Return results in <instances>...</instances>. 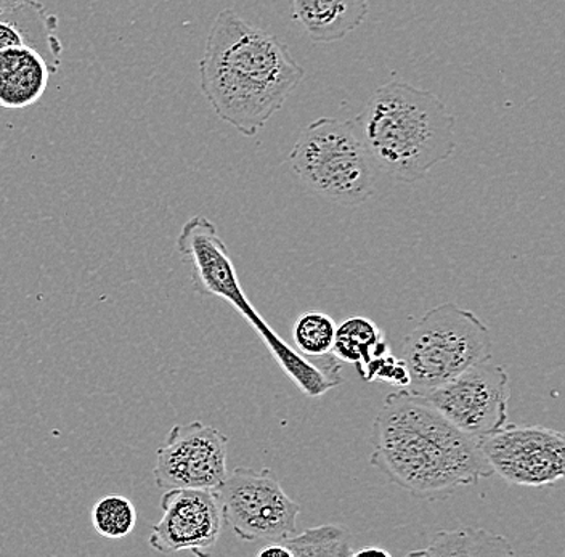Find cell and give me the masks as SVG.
I'll use <instances>...</instances> for the list:
<instances>
[{
	"instance_id": "obj_6",
	"label": "cell",
	"mask_w": 565,
	"mask_h": 557,
	"mask_svg": "<svg viewBox=\"0 0 565 557\" xmlns=\"http://www.w3.org/2000/svg\"><path fill=\"white\" fill-rule=\"evenodd\" d=\"M288 161L307 189L341 206H360L376 190V164L352 121L320 118L310 122Z\"/></svg>"
},
{
	"instance_id": "obj_18",
	"label": "cell",
	"mask_w": 565,
	"mask_h": 557,
	"mask_svg": "<svg viewBox=\"0 0 565 557\" xmlns=\"http://www.w3.org/2000/svg\"><path fill=\"white\" fill-rule=\"evenodd\" d=\"M338 324L327 313L310 310L296 320L292 340L300 354L306 357H327L333 354Z\"/></svg>"
},
{
	"instance_id": "obj_3",
	"label": "cell",
	"mask_w": 565,
	"mask_h": 557,
	"mask_svg": "<svg viewBox=\"0 0 565 557\" xmlns=\"http://www.w3.org/2000/svg\"><path fill=\"white\" fill-rule=\"evenodd\" d=\"M376 168L401 182L423 180L457 148L455 116L434 92L386 81L352 119Z\"/></svg>"
},
{
	"instance_id": "obj_2",
	"label": "cell",
	"mask_w": 565,
	"mask_h": 557,
	"mask_svg": "<svg viewBox=\"0 0 565 557\" xmlns=\"http://www.w3.org/2000/svg\"><path fill=\"white\" fill-rule=\"evenodd\" d=\"M306 77L288 44L243 20L215 17L200 60V86L218 119L254 137L281 111Z\"/></svg>"
},
{
	"instance_id": "obj_19",
	"label": "cell",
	"mask_w": 565,
	"mask_h": 557,
	"mask_svg": "<svg viewBox=\"0 0 565 557\" xmlns=\"http://www.w3.org/2000/svg\"><path fill=\"white\" fill-rule=\"evenodd\" d=\"M90 521L100 537L119 539L136 528L137 510L126 496L108 495L94 504Z\"/></svg>"
},
{
	"instance_id": "obj_10",
	"label": "cell",
	"mask_w": 565,
	"mask_h": 557,
	"mask_svg": "<svg viewBox=\"0 0 565 557\" xmlns=\"http://www.w3.org/2000/svg\"><path fill=\"white\" fill-rule=\"evenodd\" d=\"M228 437L201 421L175 425L157 451L154 482L174 489L217 490L227 478Z\"/></svg>"
},
{
	"instance_id": "obj_9",
	"label": "cell",
	"mask_w": 565,
	"mask_h": 557,
	"mask_svg": "<svg viewBox=\"0 0 565 557\" xmlns=\"http://www.w3.org/2000/svg\"><path fill=\"white\" fill-rule=\"evenodd\" d=\"M480 449L508 484L546 486L565 481V433L545 426H504L479 439Z\"/></svg>"
},
{
	"instance_id": "obj_14",
	"label": "cell",
	"mask_w": 565,
	"mask_h": 557,
	"mask_svg": "<svg viewBox=\"0 0 565 557\" xmlns=\"http://www.w3.org/2000/svg\"><path fill=\"white\" fill-rule=\"evenodd\" d=\"M370 0H292V20L317 44L341 41L362 26Z\"/></svg>"
},
{
	"instance_id": "obj_4",
	"label": "cell",
	"mask_w": 565,
	"mask_h": 557,
	"mask_svg": "<svg viewBox=\"0 0 565 557\" xmlns=\"http://www.w3.org/2000/svg\"><path fill=\"white\" fill-rule=\"evenodd\" d=\"M177 251L192 264L194 291L201 296L225 299L230 306L239 310V315L263 338L282 372L307 397L324 396L328 390L344 383L341 362L333 354L318 358L306 357L286 344L254 309L239 285L227 245L210 218H189L177 238Z\"/></svg>"
},
{
	"instance_id": "obj_11",
	"label": "cell",
	"mask_w": 565,
	"mask_h": 557,
	"mask_svg": "<svg viewBox=\"0 0 565 557\" xmlns=\"http://www.w3.org/2000/svg\"><path fill=\"white\" fill-rule=\"evenodd\" d=\"M162 517L151 525L148 545L162 555L190 551L207 556L224 531L225 516L215 490H166Z\"/></svg>"
},
{
	"instance_id": "obj_17",
	"label": "cell",
	"mask_w": 565,
	"mask_h": 557,
	"mask_svg": "<svg viewBox=\"0 0 565 557\" xmlns=\"http://www.w3.org/2000/svg\"><path fill=\"white\" fill-rule=\"evenodd\" d=\"M289 557L353 556L351 534L341 525L307 528L302 534L281 539Z\"/></svg>"
},
{
	"instance_id": "obj_21",
	"label": "cell",
	"mask_w": 565,
	"mask_h": 557,
	"mask_svg": "<svg viewBox=\"0 0 565 557\" xmlns=\"http://www.w3.org/2000/svg\"><path fill=\"white\" fill-rule=\"evenodd\" d=\"M370 553H373V555L391 556V553L386 551V549L370 546V548H362L359 549V551H353V557L370 555Z\"/></svg>"
},
{
	"instance_id": "obj_8",
	"label": "cell",
	"mask_w": 565,
	"mask_h": 557,
	"mask_svg": "<svg viewBox=\"0 0 565 557\" xmlns=\"http://www.w3.org/2000/svg\"><path fill=\"white\" fill-rule=\"evenodd\" d=\"M423 397L459 431L483 439L508 425L510 375L492 358L482 360Z\"/></svg>"
},
{
	"instance_id": "obj_22",
	"label": "cell",
	"mask_w": 565,
	"mask_h": 557,
	"mask_svg": "<svg viewBox=\"0 0 565 557\" xmlns=\"http://www.w3.org/2000/svg\"><path fill=\"white\" fill-rule=\"evenodd\" d=\"M20 2V0H0V9L7 6H13V3Z\"/></svg>"
},
{
	"instance_id": "obj_13",
	"label": "cell",
	"mask_w": 565,
	"mask_h": 557,
	"mask_svg": "<svg viewBox=\"0 0 565 557\" xmlns=\"http://www.w3.org/2000/svg\"><path fill=\"white\" fill-rule=\"evenodd\" d=\"M52 74L47 60L34 49L0 51V108L33 107L47 90Z\"/></svg>"
},
{
	"instance_id": "obj_12",
	"label": "cell",
	"mask_w": 565,
	"mask_h": 557,
	"mask_svg": "<svg viewBox=\"0 0 565 557\" xmlns=\"http://www.w3.org/2000/svg\"><path fill=\"white\" fill-rule=\"evenodd\" d=\"M56 31L58 19L38 0H20L0 9V51L34 49L47 60L53 74L58 72L65 51Z\"/></svg>"
},
{
	"instance_id": "obj_1",
	"label": "cell",
	"mask_w": 565,
	"mask_h": 557,
	"mask_svg": "<svg viewBox=\"0 0 565 557\" xmlns=\"http://www.w3.org/2000/svg\"><path fill=\"white\" fill-rule=\"evenodd\" d=\"M371 464L423 500H444L493 475L479 440L408 389L388 394L373 422Z\"/></svg>"
},
{
	"instance_id": "obj_15",
	"label": "cell",
	"mask_w": 565,
	"mask_h": 557,
	"mask_svg": "<svg viewBox=\"0 0 565 557\" xmlns=\"http://www.w3.org/2000/svg\"><path fill=\"white\" fill-rule=\"evenodd\" d=\"M409 556H514L510 539L486 528L461 527L455 531H440L434 535L429 545L416 549Z\"/></svg>"
},
{
	"instance_id": "obj_16",
	"label": "cell",
	"mask_w": 565,
	"mask_h": 557,
	"mask_svg": "<svg viewBox=\"0 0 565 557\" xmlns=\"http://www.w3.org/2000/svg\"><path fill=\"white\" fill-rule=\"evenodd\" d=\"M387 354L391 347L386 334L365 317H352L335 330L333 355L339 362L355 366L356 372Z\"/></svg>"
},
{
	"instance_id": "obj_5",
	"label": "cell",
	"mask_w": 565,
	"mask_h": 557,
	"mask_svg": "<svg viewBox=\"0 0 565 557\" xmlns=\"http://www.w3.org/2000/svg\"><path fill=\"white\" fill-rule=\"evenodd\" d=\"M490 328L472 310L445 302L427 310L402 342L406 389L424 396L482 360L492 358Z\"/></svg>"
},
{
	"instance_id": "obj_7",
	"label": "cell",
	"mask_w": 565,
	"mask_h": 557,
	"mask_svg": "<svg viewBox=\"0 0 565 557\" xmlns=\"http://www.w3.org/2000/svg\"><path fill=\"white\" fill-rule=\"evenodd\" d=\"M215 492L225 522L242 542H281L298 534L300 506L270 469L235 468Z\"/></svg>"
},
{
	"instance_id": "obj_20",
	"label": "cell",
	"mask_w": 565,
	"mask_h": 557,
	"mask_svg": "<svg viewBox=\"0 0 565 557\" xmlns=\"http://www.w3.org/2000/svg\"><path fill=\"white\" fill-rule=\"evenodd\" d=\"M360 378L363 381H383L392 384L397 389H406L409 386V372L404 360L395 358L387 354L384 357L373 360L365 368L360 369Z\"/></svg>"
}]
</instances>
